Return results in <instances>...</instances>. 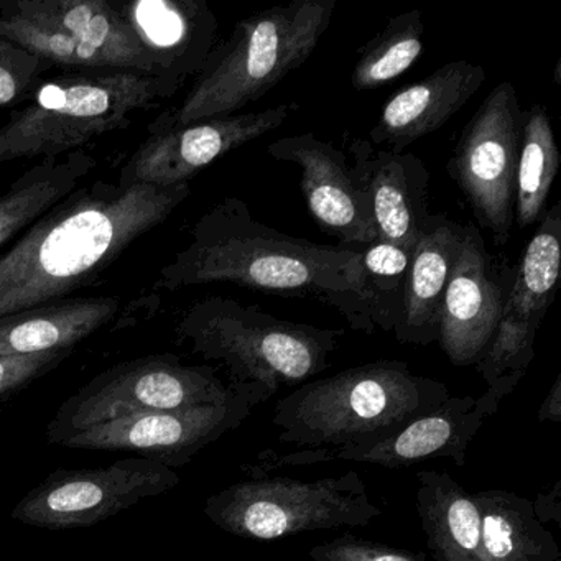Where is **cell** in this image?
Wrapping results in <instances>:
<instances>
[{
	"label": "cell",
	"mask_w": 561,
	"mask_h": 561,
	"mask_svg": "<svg viewBox=\"0 0 561 561\" xmlns=\"http://www.w3.org/2000/svg\"><path fill=\"white\" fill-rule=\"evenodd\" d=\"M514 267L499 264L476 226L465 229L439 311L438 340L451 364L476 366L497 330Z\"/></svg>",
	"instance_id": "obj_16"
},
{
	"label": "cell",
	"mask_w": 561,
	"mask_h": 561,
	"mask_svg": "<svg viewBox=\"0 0 561 561\" xmlns=\"http://www.w3.org/2000/svg\"><path fill=\"white\" fill-rule=\"evenodd\" d=\"M203 512L216 527L248 540L364 527L382 514L356 471L314 481L248 479L209 495Z\"/></svg>",
	"instance_id": "obj_7"
},
{
	"label": "cell",
	"mask_w": 561,
	"mask_h": 561,
	"mask_svg": "<svg viewBox=\"0 0 561 561\" xmlns=\"http://www.w3.org/2000/svg\"><path fill=\"white\" fill-rule=\"evenodd\" d=\"M416 512L436 561H481V512L446 471L416 474Z\"/></svg>",
	"instance_id": "obj_23"
},
{
	"label": "cell",
	"mask_w": 561,
	"mask_h": 561,
	"mask_svg": "<svg viewBox=\"0 0 561 561\" xmlns=\"http://www.w3.org/2000/svg\"><path fill=\"white\" fill-rule=\"evenodd\" d=\"M423 32L425 25L419 9L390 19L383 31L360 48L351 73V87L357 93H366L407 73L422 57Z\"/></svg>",
	"instance_id": "obj_27"
},
{
	"label": "cell",
	"mask_w": 561,
	"mask_h": 561,
	"mask_svg": "<svg viewBox=\"0 0 561 561\" xmlns=\"http://www.w3.org/2000/svg\"><path fill=\"white\" fill-rule=\"evenodd\" d=\"M121 14L176 91L195 78L218 42V19L203 0L117 2Z\"/></svg>",
	"instance_id": "obj_19"
},
{
	"label": "cell",
	"mask_w": 561,
	"mask_h": 561,
	"mask_svg": "<svg viewBox=\"0 0 561 561\" xmlns=\"http://www.w3.org/2000/svg\"><path fill=\"white\" fill-rule=\"evenodd\" d=\"M313 561H425L422 557L360 538L344 535L311 548Z\"/></svg>",
	"instance_id": "obj_31"
},
{
	"label": "cell",
	"mask_w": 561,
	"mask_h": 561,
	"mask_svg": "<svg viewBox=\"0 0 561 561\" xmlns=\"http://www.w3.org/2000/svg\"><path fill=\"white\" fill-rule=\"evenodd\" d=\"M236 284L262 294L314 298L353 330L374 334L363 304L360 251L284 234L252 216L248 203L222 199L196 221L192 241L159 272L153 288L176 291Z\"/></svg>",
	"instance_id": "obj_2"
},
{
	"label": "cell",
	"mask_w": 561,
	"mask_h": 561,
	"mask_svg": "<svg viewBox=\"0 0 561 561\" xmlns=\"http://www.w3.org/2000/svg\"><path fill=\"white\" fill-rule=\"evenodd\" d=\"M531 508H534L535 517L540 524H561V481H554L547 491L540 492V494L531 501Z\"/></svg>",
	"instance_id": "obj_32"
},
{
	"label": "cell",
	"mask_w": 561,
	"mask_h": 561,
	"mask_svg": "<svg viewBox=\"0 0 561 561\" xmlns=\"http://www.w3.org/2000/svg\"><path fill=\"white\" fill-rule=\"evenodd\" d=\"M48 70L47 61L0 35V110L24 103Z\"/></svg>",
	"instance_id": "obj_29"
},
{
	"label": "cell",
	"mask_w": 561,
	"mask_h": 561,
	"mask_svg": "<svg viewBox=\"0 0 561 561\" xmlns=\"http://www.w3.org/2000/svg\"><path fill=\"white\" fill-rule=\"evenodd\" d=\"M466 226L433 216L410 259L402 323L393 336L402 344L428 346L438 340L439 311L458 261Z\"/></svg>",
	"instance_id": "obj_21"
},
{
	"label": "cell",
	"mask_w": 561,
	"mask_h": 561,
	"mask_svg": "<svg viewBox=\"0 0 561 561\" xmlns=\"http://www.w3.org/2000/svg\"><path fill=\"white\" fill-rule=\"evenodd\" d=\"M179 484L175 469L139 456L98 468L57 469L27 492L11 515L47 530L93 527Z\"/></svg>",
	"instance_id": "obj_12"
},
{
	"label": "cell",
	"mask_w": 561,
	"mask_h": 561,
	"mask_svg": "<svg viewBox=\"0 0 561 561\" xmlns=\"http://www.w3.org/2000/svg\"><path fill=\"white\" fill-rule=\"evenodd\" d=\"M190 193V183L78 186L0 255V317L67 300L165 222Z\"/></svg>",
	"instance_id": "obj_1"
},
{
	"label": "cell",
	"mask_w": 561,
	"mask_h": 561,
	"mask_svg": "<svg viewBox=\"0 0 561 561\" xmlns=\"http://www.w3.org/2000/svg\"><path fill=\"white\" fill-rule=\"evenodd\" d=\"M267 153L300 169L301 193L321 231L340 239L343 248L377 241L369 202L354 179L346 153L313 133L274 140Z\"/></svg>",
	"instance_id": "obj_17"
},
{
	"label": "cell",
	"mask_w": 561,
	"mask_h": 561,
	"mask_svg": "<svg viewBox=\"0 0 561 561\" xmlns=\"http://www.w3.org/2000/svg\"><path fill=\"white\" fill-rule=\"evenodd\" d=\"M176 340L205 360L221 364L229 383L259 386L274 397L330 367L344 330L294 323L259 305L211 297L195 301L180 318Z\"/></svg>",
	"instance_id": "obj_5"
},
{
	"label": "cell",
	"mask_w": 561,
	"mask_h": 561,
	"mask_svg": "<svg viewBox=\"0 0 561 561\" xmlns=\"http://www.w3.org/2000/svg\"><path fill=\"white\" fill-rule=\"evenodd\" d=\"M297 104H280L261 113L198 121L173 129L150 130L149 137L121 169V186L159 188L185 185L226 153L267 136L287 123Z\"/></svg>",
	"instance_id": "obj_15"
},
{
	"label": "cell",
	"mask_w": 561,
	"mask_h": 561,
	"mask_svg": "<svg viewBox=\"0 0 561 561\" xmlns=\"http://www.w3.org/2000/svg\"><path fill=\"white\" fill-rule=\"evenodd\" d=\"M561 268V203L545 211L515 265L497 330L476 367L488 390L476 399L482 419L514 392L535 357V337L553 304Z\"/></svg>",
	"instance_id": "obj_10"
},
{
	"label": "cell",
	"mask_w": 561,
	"mask_h": 561,
	"mask_svg": "<svg viewBox=\"0 0 561 561\" xmlns=\"http://www.w3.org/2000/svg\"><path fill=\"white\" fill-rule=\"evenodd\" d=\"M347 162L366 195L377 239L413 249L432 225L428 209L430 172L413 153L376 149L369 140L346 146Z\"/></svg>",
	"instance_id": "obj_18"
},
{
	"label": "cell",
	"mask_w": 561,
	"mask_h": 561,
	"mask_svg": "<svg viewBox=\"0 0 561 561\" xmlns=\"http://www.w3.org/2000/svg\"><path fill=\"white\" fill-rule=\"evenodd\" d=\"M482 423L484 419L476 409V397H448L438 409L412 420L382 442L343 448H305L287 455L264 451L255 461L244 466L242 471L249 479H259L285 466L295 468L350 461L399 469L436 458L453 459L462 468L468 458L469 445L482 428Z\"/></svg>",
	"instance_id": "obj_14"
},
{
	"label": "cell",
	"mask_w": 561,
	"mask_h": 561,
	"mask_svg": "<svg viewBox=\"0 0 561 561\" xmlns=\"http://www.w3.org/2000/svg\"><path fill=\"white\" fill-rule=\"evenodd\" d=\"M336 0H294L242 19L216 42L180 106L160 114L150 130L234 116L300 70L330 28Z\"/></svg>",
	"instance_id": "obj_3"
},
{
	"label": "cell",
	"mask_w": 561,
	"mask_h": 561,
	"mask_svg": "<svg viewBox=\"0 0 561 561\" xmlns=\"http://www.w3.org/2000/svg\"><path fill=\"white\" fill-rule=\"evenodd\" d=\"M0 35L51 68L159 78L119 5L110 0H0Z\"/></svg>",
	"instance_id": "obj_8"
},
{
	"label": "cell",
	"mask_w": 561,
	"mask_h": 561,
	"mask_svg": "<svg viewBox=\"0 0 561 561\" xmlns=\"http://www.w3.org/2000/svg\"><path fill=\"white\" fill-rule=\"evenodd\" d=\"M560 70H561V64H560V61H558L557 73H554V83H560Z\"/></svg>",
	"instance_id": "obj_34"
},
{
	"label": "cell",
	"mask_w": 561,
	"mask_h": 561,
	"mask_svg": "<svg viewBox=\"0 0 561 561\" xmlns=\"http://www.w3.org/2000/svg\"><path fill=\"white\" fill-rule=\"evenodd\" d=\"M560 162L550 116L540 104H531L522 119L515 175V221L522 229L538 225L543 218Z\"/></svg>",
	"instance_id": "obj_26"
},
{
	"label": "cell",
	"mask_w": 561,
	"mask_h": 561,
	"mask_svg": "<svg viewBox=\"0 0 561 561\" xmlns=\"http://www.w3.org/2000/svg\"><path fill=\"white\" fill-rule=\"evenodd\" d=\"M524 111L508 81L482 101L456 144L448 173L481 228L501 248L511 239L515 221V175Z\"/></svg>",
	"instance_id": "obj_11"
},
{
	"label": "cell",
	"mask_w": 561,
	"mask_h": 561,
	"mask_svg": "<svg viewBox=\"0 0 561 561\" xmlns=\"http://www.w3.org/2000/svg\"><path fill=\"white\" fill-rule=\"evenodd\" d=\"M232 386L231 396L221 402L111 420L68 436L60 446L134 453L170 469L183 468L206 446L238 430L255 407L271 399L259 386Z\"/></svg>",
	"instance_id": "obj_13"
},
{
	"label": "cell",
	"mask_w": 561,
	"mask_h": 561,
	"mask_svg": "<svg viewBox=\"0 0 561 561\" xmlns=\"http://www.w3.org/2000/svg\"><path fill=\"white\" fill-rule=\"evenodd\" d=\"M71 353L73 350L48 351L28 356H0V402L60 366Z\"/></svg>",
	"instance_id": "obj_30"
},
{
	"label": "cell",
	"mask_w": 561,
	"mask_h": 561,
	"mask_svg": "<svg viewBox=\"0 0 561 561\" xmlns=\"http://www.w3.org/2000/svg\"><path fill=\"white\" fill-rule=\"evenodd\" d=\"M94 169L96 159L78 150L42 160L0 192V255L48 209L75 192Z\"/></svg>",
	"instance_id": "obj_24"
},
{
	"label": "cell",
	"mask_w": 561,
	"mask_h": 561,
	"mask_svg": "<svg viewBox=\"0 0 561 561\" xmlns=\"http://www.w3.org/2000/svg\"><path fill=\"white\" fill-rule=\"evenodd\" d=\"M446 383L403 360H376L310 380L278 400V442L301 448H343L386 439L448 400Z\"/></svg>",
	"instance_id": "obj_4"
},
{
	"label": "cell",
	"mask_w": 561,
	"mask_h": 561,
	"mask_svg": "<svg viewBox=\"0 0 561 561\" xmlns=\"http://www.w3.org/2000/svg\"><path fill=\"white\" fill-rule=\"evenodd\" d=\"M117 297L67 298L0 317V356L73 350L117 317Z\"/></svg>",
	"instance_id": "obj_22"
},
{
	"label": "cell",
	"mask_w": 561,
	"mask_h": 561,
	"mask_svg": "<svg viewBox=\"0 0 561 561\" xmlns=\"http://www.w3.org/2000/svg\"><path fill=\"white\" fill-rule=\"evenodd\" d=\"M485 81L484 68L459 60L443 65L419 83L393 94L370 129V144L402 153L416 140L436 133Z\"/></svg>",
	"instance_id": "obj_20"
},
{
	"label": "cell",
	"mask_w": 561,
	"mask_h": 561,
	"mask_svg": "<svg viewBox=\"0 0 561 561\" xmlns=\"http://www.w3.org/2000/svg\"><path fill=\"white\" fill-rule=\"evenodd\" d=\"M175 93L149 75L65 71L41 81L0 127V163L78 152L96 137L127 129L137 113Z\"/></svg>",
	"instance_id": "obj_6"
},
{
	"label": "cell",
	"mask_w": 561,
	"mask_h": 561,
	"mask_svg": "<svg viewBox=\"0 0 561 561\" xmlns=\"http://www.w3.org/2000/svg\"><path fill=\"white\" fill-rule=\"evenodd\" d=\"M209 366H186L172 354L139 357L117 364L68 397L48 423L51 445L91 426L147 412L211 405L231 396Z\"/></svg>",
	"instance_id": "obj_9"
},
{
	"label": "cell",
	"mask_w": 561,
	"mask_h": 561,
	"mask_svg": "<svg viewBox=\"0 0 561 561\" xmlns=\"http://www.w3.org/2000/svg\"><path fill=\"white\" fill-rule=\"evenodd\" d=\"M537 420L540 423H557V425L561 422V374L554 377L553 386L548 390L547 397L538 409Z\"/></svg>",
	"instance_id": "obj_33"
},
{
	"label": "cell",
	"mask_w": 561,
	"mask_h": 561,
	"mask_svg": "<svg viewBox=\"0 0 561 561\" xmlns=\"http://www.w3.org/2000/svg\"><path fill=\"white\" fill-rule=\"evenodd\" d=\"M360 251L363 304L374 331L396 334L402 323L413 249L374 241Z\"/></svg>",
	"instance_id": "obj_28"
},
{
	"label": "cell",
	"mask_w": 561,
	"mask_h": 561,
	"mask_svg": "<svg viewBox=\"0 0 561 561\" xmlns=\"http://www.w3.org/2000/svg\"><path fill=\"white\" fill-rule=\"evenodd\" d=\"M481 512V561H554L560 548L551 531L535 517L531 501L515 492L472 494Z\"/></svg>",
	"instance_id": "obj_25"
},
{
	"label": "cell",
	"mask_w": 561,
	"mask_h": 561,
	"mask_svg": "<svg viewBox=\"0 0 561 561\" xmlns=\"http://www.w3.org/2000/svg\"><path fill=\"white\" fill-rule=\"evenodd\" d=\"M554 561H561V558H558V560H554Z\"/></svg>",
	"instance_id": "obj_35"
}]
</instances>
